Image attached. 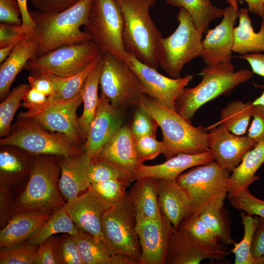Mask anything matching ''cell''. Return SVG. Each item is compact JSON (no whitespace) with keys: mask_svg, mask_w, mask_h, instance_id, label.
I'll return each mask as SVG.
<instances>
[{"mask_svg":"<svg viewBox=\"0 0 264 264\" xmlns=\"http://www.w3.org/2000/svg\"><path fill=\"white\" fill-rule=\"evenodd\" d=\"M79 231L64 206L53 214L26 242L39 245L54 234L62 233L73 236Z\"/></svg>","mask_w":264,"mask_h":264,"instance_id":"cell-36","label":"cell"},{"mask_svg":"<svg viewBox=\"0 0 264 264\" xmlns=\"http://www.w3.org/2000/svg\"><path fill=\"white\" fill-rule=\"evenodd\" d=\"M229 254L225 245L202 242L186 231L173 228L166 264H198L204 260L220 261Z\"/></svg>","mask_w":264,"mask_h":264,"instance_id":"cell-16","label":"cell"},{"mask_svg":"<svg viewBox=\"0 0 264 264\" xmlns=\"http://www.w3.org/2000/svg\"><path fill=\"white\" fill-rule=\"evenodd\" d=\"M16 128L0 140L3 145L16 146L30 153L63 157L75 156L84 148L67 137L48 132L34 120L20 118Z\"/></svg>","mask_w":264,"mask_h":264,"instance_id":"cell-9","label":"cell"},{"mask_svg":"<svg viewBox=\"0 0 264 264\" xmlns=\"http://www.w3.org/2000/svg\"><path fill=\"white\" fill-rule=\"evenodd\" d=\"M208 129L207 143L214 161L231 173L256 144L247 136L233 134L218 123Z\"/></svg>","mask_w":264,"mask_h":264,"instance_id":"cell-17","label":"cell"},{"mask_svg":"<svg viewBox=\"0 0 264 264\" xmlns=\"http://www.w3.org/2000/svg\"><path fill=\"white\" fill-rule=\"evenodd\" d=\"M224 8L220 22L209 29L202 40L200 57L206 67L211 68L231 63L234 44V29L238 18V3H230Z\"/></svg>","mask_w":264,"mask_h":264,"instance_id":"cell-15","label":"cell"},{"mask_svg":"<svg viewBox=\"0 0 264 264\" xmlns=\"http://www.w3.org/2000/svg\"><path fill=\"white\" fill-rule=\"evenodd\" d=\"M48 96L33 87H30L23 98L22 106L28 110H37L46 102Z\"/></svg>","mask_w":264,"mask_h":264,"instance_id":"cell-52","label":"cell"},{"mask_svg":"<svg viewBox=\"0 0 264 264\" xmlns=\"http://www.w3.org/2000/svg\"><path fill=\"white\" fill-rule=\"evenodd\" d=\"M50 214L15 213L0 232V247H12L23 243L51 217Z\"/></svg>","mask_w":264,"mask_h":264,"instance_id":"cell-26","label":"cell"},{"mask_svg":"<svg viewBox=\"0 0 264 264\" xmlns=\"http://www.w3.org/2000/svg\"><path fill=\"white\" fill-rule=\"evenodd\" d=\"M253 107L252 102L231 101L221 109L220 119L218 123L232 133L242 135L246 132L252 117Z\"/></svg>","mask_w":264,"mask_h":264,"instance_id":"cell-34","label":"cell"},{"mask_svg":"<svg viewBox=\"0 0 264 264\" xmlns=\"http://www.w3.org/2000/svg\"><path fill=\"white\" fill-rule=\"evenodd\" d=\"M123 110L113 107L102 92L84 144L85 151L97 159L105 143L123 125Z\"/></svg>","mask_w":264,"mask_h":264,"instance_id":"cell-20","label":"cell"},{"mask_svg":"<svg viewBox=\"0 0 264 264\" xmlns=\"http://www.w3.org/2000/svg\"><path fill=\"white\" fill-rule=\"evenodd\" d=\"M0 168L7 173H18L23 169V165L15 155L7 151L0 153Z\"/></svg>","mask_w":264,"mask_h":264,"instance_id":"cell-53","label":"cell"},{"mask_svg":"<svg viewBox=\"0 0 264 264\" xmlns=\"http://www.w3.org/2000/svg\"><path fill=\"white\" fill-rule=\"evenodd\" d=\"M252 103L254 105H261L264 106V91L259 97L253 101Z\"/></svg>","mask_w":264,"mask_h":264,"instance_id":"cell-60","label":"cell"},{"mask_svg":"<svg viewBox=\"0 0 264 264\" xmlns=\"http://www.w3.org/2000/svg\"><path fill=\"white\" fill-rule=\"evenodd\" d=\"M229 199L234 208L247 215L264 218V200L255 197L249 188L244 189Z\"/></svg>","mask_w":264,"mask_h":264,"instance_id":"cell-45","label":"cell"},{"mask_svg":"<svg viewBox=\"0 0 264 264\" xmlns=\"http://www.w3.org/2000/svg\"><path fill=\"white\" fill-rule=\"evenodd\" d=\"M101 67V59L88 76L81 90L84 106L82 114L78 118V123L84 141L86 140L99 101L98 89L100 85Z\"/></svg>","mask_w":264,"mask_h":264,"instance_id":"cell-31","label":"cell"},{"mask_svg":"<svg viewBox=\"0 0 264 264\" xmlns=\"http://www.w3.org/2000/svg\"><path fill=\"white\" fill-rule=\"evenodd\" d=\"M264 163V140L256 143L244 155L241 163L230 176L228 199L249 186L259 178L256 173Z\"/></svg>","mask_w":264,"mask_h":264,"instance_id":"cell-28","label":"cell"},{"mask_svg":"<svg viewBox=\"0 0 264 264\" xmlns=\"http://www.w3.org/2000/svg\"><path fill=\"white\" fill-rule=\"evenodd\" d=\"M88 175L91 184L108 179L133 181L131 175L99 159L91 160Z\"/></svg>","mask_w":264,"mask_h":264,"instance_id":"cell-39","label":"cell"},{"mask_svg":"<svg viewBox=\"0 0 264 264\" xmlns=\"http://www.w3.org/2000/svg\"><path fill=\"white\" fill-rule=\"evenodd\" d=\"M214 160L210 151L198 154H179L155 165L141 164L133 176V180L143 177L176 180L185 170Z\"/></svg>","mask_w":264,"mask_h":264,"instance_id":"cell-24","label":"cell"},{"mask_svg":"<svg viewBox=\"0 0 264 264\" xmlns=\"http://www.w3.org/2000/svg\"><path fill=\"white\" fill-rule=\"evenodd\" d=\"M247 8L239 10V25L234 29L232 52L242 55L264 52V17L262 18L260 30L254 31Z\"/></svg>","mask_w":264,"mask_h":264,"instance_id":"cell-29","label":"cell"},{"mask_svg":"<svg viewBox=\"0 0 264 264\" xmlns=\"http://www.w3.org/2000/svg\"><path fill=\"white\" fill-rule=\"evenodd\" d=\"M230 173L214 160L193 167L177 177V182L186 189L192 199L188 216L198 215L208 206L224 200L230 187Z\"/></svg>","mask_w":264,"mask_h":264,"instance_id":"cell-8","label":"cell"},{"mask_svg":"<svg viewBox=\"0 0 264 264\" xmlns=\"http://www.w3.org/2000/svg\"><path fill=\"white\" fill-rule=\"evenodd\" d=\"M166 3L186 10L198 30L202 34L208 31L210 22L222 17L224 9L213 5L210 0H165Z\"/></svg>","mask_w":264,"mask_h":264,"instance_id":"cell-32","label":"cell"},{"mask_svg":"<svg viewBox=\"0 0 264 264\" xmlns=\"http://www.w3.org/2000/svg\"><path fill=\"white\" fill-rule=\"evenodd\" d=\"M125 61L139 78L145 94L164 107L176 111V101L193 79V75L187 74L176 78L166 77L127 51Z\"/></svg>","mask_w":264,"mask_h":264,"instance_id":"cell-14","label":"cell"},{"mask_svg":"<svg viewBox=\"0 0 264 264\" xmlns=\"http://www.w3.org/2000/svg\"><path fill=\"white\" fill-rule=\"evenodd\" d=\"M17 0L19 3L21 9V18L22 20V25L25 27L34 30L35 24L27 8V0Z\"/></svg>","mask_w":264,"mask_h":264,"instance_id":"cell-58","label":"cell"},{"mask_svg":"<svg viewBox=\"0 0 264 264\" xmlns=\"http://www.w3.org/2000/svg\"><path fill=\"white\" fill-rule=\"evenodd\" d=\"M30 87H33L44 93L48 97L53 94L52 83L44 73L35 74L28 77Z\"/></svg>","mask_w":264,"mask_h":264,"instance_id":"cell-55","label":"cell"},{"mask_svg":"<svg viewBox=\"0 0 264 264\" xmlns=\"http://www.w3.org/2000/svg\"><path fill=\"white\" fill-rule=\"evenodd\" d=\"M177 229L186 231L205 242L212 244L220 243L217 236L199 215L187 216L181 221Z\"/></svg>","mask_w":264,"mask_h":264,"instance_id":"cell-44","label":"cell"},{"mask_svg":"<svg viewBox=\"0 0 264 264\" xmlns=\"http://www.w3.org/2000/svg\"><path fill=\"white\" fill-rule=\"evenodd\" d=\"M111 206L89 187L83 195L67 202L65 207L79 230L92 235L98 241L105 242L102 219L105 211Z\"/></svg>","mask_w":264,"mask_h":264,"instance_id":"cell-19","label":"cell"},{"mask_svg":"<svg viewBox=\"0 0 264 264\" xmlns=\"http://www.w3.org/2000/svg\"><path fill=\"white\" fill-rule=\"evenodd\" d=\"M80 0H30L36 10L43 12H59L68 9Z\"/></svg>","mask_w":264,"mask_h":264,"instance_id":"cell-51","label":"cell"},{"mask_svg":"<svg viewBox=\"0 0 264 264\" xmlns=\"http://www.w3.org/2000/svg\"><path fill=\"white\" fill-rule=\"evenodd\" d=\"M38 244L26 242L2 248L0 251V264H34Z\"/></svg>","mask_w":264,"mask_h":264,"instance_id":"cell-40","label":"cell"},{"mask_svg":"<svg viewBox=\"0 0 264 264\" xmlns=\"http://www.w3.org/2000/svg\"><path fill=\"white\" fill-rule=\"evenodd\" d=\"M123 17L126 51L157 69V50L162 35L152 20L150 8L158 0H115Z\"/></svg>","mask_w":264,"mask_h":264,"instance_id":"cell-2","label":"cell"},{"mask_svg":"<svg viewBox=\"0 0 264 264\" xmlns=\"http://www.w3.org/2000/svg\"><path fill=\"white\" fill-rule=\"evenodd\" d=\"M91 160L86 151L67 157H62L60 161L61 176L60 190L67 202L73 200L80 192L88 190L91 185L88 177V167Z\"/></svg>","mask_w":264,"mask_h":264,"instance_id":"cell-22","label":"cell"},{"mask_svg":"<svg viewBox=\"0 0 264 264\" xmlns=\"http://www.w3.org/2000/svg\"><path fill=\"white\" fill-rule=\"evenodd\" d=\"M139 106L147 110L160 128L166 147V159L179 154H198L210 151L207 143V130L195 127L177 111L170 110L144 94Z\"/></svg>","mask_w":264,"mask_h":264,"instance_id":"cell-3","label":"cell"},{"mask_svg":"<svg viewBox=\"0 0 264 264\" xmlns=\"http://www.w3.org/2000/svg\"><path fill=\"white\" fill-rule=\"evenodd\" d=\"M97 159L112 164L131 175L133 178V174L142 164L136 156L130 126L123 125L109 138Z\"/></svg>","mask_w":264,"mask_h":264,"instance_id":"cell-21","label":"cell"},{"mask_svg":"<svg viewBox=\"0 0 264 264\" xmlns=\"http://www.w3.org/2000/svg\"><path fill=\"white\" fill-rule=\"evenodd\" d=\"M56 239L52 236L39 244L35 254L34 264H59L54 251Z\"/></svg>","mask_w":264,"mask_h":264,"instance_id":"cell-50","label":"cell"},{"mask_svg":"<svg viewBox=\"0 0 264 264\" xmlns=\"http://www.w3.org/2000/svg\"><path fill=\"white\" fill-rule=\"evenodd\" d=\"M159 179L143 177L136 179L129 192L136 219L157 220L162 214L158 202Z\"/></svg>","mask_w":264,"mask_h":264,"instance_id":"cell-25","label":"cell"},{"mask_svg":"<svg viewBox=\"0 0 264 264\" xmlns=\"http://www.w3.org/2000/svg\"><path fill=\"white\" fill-rule=\"evenodd\" d=\"M254 264H264V255L255 260Z\"/></svg>","mask_w":264,"mask_h":264,"instance_id":"cell-61","label":"cell"},{"mask_svg":"<svg viewBox=\"0 0 264 264\" xmlns=\"http://www.w3.org/2000/svg\"><path fill=\"white\" fill-rule=\"evenodd\" d=\"M102 234L112 254L126 257L140 264L141 249L136 230V217L127 193L104 213Z\"/></svg>","mask_w":264,"mask_h":264,"instance_id":"cell-7","label":"cell"},{"mask_svg":"<svg viewBox=\"0 0 264 264\" xmlns=\"http://www.w3.org/2000/svg\"><path fill=\"white\" fill-rule=\"evenodd\" d=\"M175 31L160 39L157 50L159 66L172 78L180 77L183 67L200 56L202 34L196 27L189 13L179 9Z\"/></svg>","mask_w":264,"mask_h":264,"instance_id":"cell-6","label":"cell"},{"mask_svg":"<svg viewBox=\"0 0 264 264\" xmlns=\"http://www.w3.org/2000/svg\"><path fill=\"white\" fill-rule=\"evenodd\" d=\"M252 117L246 136L256 144L264 140V106L253 105Z\"/></svg>","mask_w":264,"mask_h":264,"instance_id":"cell-48","label":"cell"},{"mask_svg":"<svg viewBox=\"0 0 264 264\" xmlns=\"http://www.w3.org/2000/svg\"><path fill=\"white\" fill-rule=\"evenodd\" d=\"M60 164L52 157L35 160L28 182L16 202L15 213L28 212L52 215L66 204L59 185Z\"/></svg>","mask_w":264,"mask_h":264,"instance_id":"cell-4","label":"cell"},{"mask_svg":"<svg viewBox=\"0 0 264 264\" xmlns=\"http://www.w3.org/2000/svg\"><path fill=\"white\" fill-rule=\"evenodd\" d=\"M173 228L170 221L162 214L157 220L136 219L141 249L140 264H166Z\"/></svg>","mask_w":264,"mask_h":264,"instance_id":"cell-18","label":"cell"},{"mask_svg":"<svg viewBox=\"0 0 264 264\" xmlns=\"http://www.w3.org/2000/svg\"><path fill=\"white\" fill-rule=\"evenodd\" d=\"M92 1L80 0L59 12L29 11L35 24L34 36L38 42L33 58L66 44L92 40L90 34L81 30V27L88 21Z\"/></svg>","mask_w":264,"mask_h":264,"instance_id":"cell-1","label":"cell"},{"mask_svg":"<svg viewBox=\"0 0 264 264\" xmlns=\"http://www.w3.org/2000/svg\"><path fill=\"white\" fill-rule=\"evenodd\" d=\"M132 182L122 179H108L91 184V188L104 200L113 205L124 197Z\"/></svg>","mask_w":264,"mask_h":264,"instance_id":"cell-41","label":"cell"},{"mask_svg":"<svg viewBox=\"0 0 264 264\" xmlns=\"http://www.w3.org/2000/svg\"><path fill=\"white\" fill-rule=\"evenodd\" d=\"M72 236L85 264H137L126 257L112 254L104 242L88 233L79 230Z\"/></svg>","mask_w":264,"mask_h":264,"instance_id":"cell-30","label":"cell"},{"mask_svg":"<svg viewBox=\"0 0 264 264\" xmlns=\"http://www.w3.org/2000/svg\"><path fill=\"white\" fill-rule=\"evenodd\" d=\"M223 200L204 208L198 215L215 234L220 243L226 245L235 242L231 233L230 223L223 210Z\"/></svg>","mask_w":264,"mask_h":264,"instance_id":"cell-35","label":"cell"},{"mask_svg":"<svg viewBox=\"0 0 264 264\" xmlns=\"http://www.w3.org/2000/svg\"><path fill=\"white\" fill-rule=\"evenodd\" d=\"M30 88L22 83L15 87L0 104V135L4 137L9 133L14 116L21 102Z\"/></svg>","mask_w":264,"mask_h":264,"instance_id":"cell-38","label":"cell"},{"mask_svg":"<svg viewBox=\"0 0 264 264\" xmlns=\"http://www.w3.org/2000/svg\"><path fill=\"white\" fill-rule=\"evenodd\" d=\"M100 79L101 92L114 108L123 110L139 106L144 93L143 86L127 63L109 52L102 55Z\"/></svg>","mask_w":264,"mask_h":264,"instance_id":"cell-10","label":"cell"},{"mask_svg":"<svg viewBox=\"0 0 264 264\" xmlns=\"http://www.w3.org/2000/svg\"><path fill=\"white\" fill-rule=\"evenodd\" d=\"M133 143L136 156L140 164L152 160L161 154L164 155L166 153L165 145L162 141H158L156 136L135 137Z\"/></svg>","mask_w":264,"mask_h":264,"instance_id":"cell-43","label":"cell"},{"mask_svg":"<svg viewBox=\"0 0 264 264\" xmlns=\"http://www.w3.org/2000/svg\"><path fill=\"white\" fill-rule=\"evenodd\" d=\"M102 55L80 72L69 77H60L50 73H44L53 87V94L49 99L66 101L77 95L80 91L88 76L100 62Z\"/></svg>","mask_w":264,"mask_h":264,"instance_id":"cell-33","label":"cell"},{"mask_svg":"<svg viewBox=\"0 0 264 264\" xmlns=\"http://www.w3.org/2000/svg\"><path fill=\"white\" fill-rule=\"evenodd\" d=\"M160 211L177 229L181 221L190 214L192 199L185 188L176 180L160 179L158 188Z\"/></svg>","mask_w":264,"mask_h":264,"instance_id":"cell-23","label":"cell"},{"mask_svg":"<svg viewBox=\"0 0 264 264\" xmlns=\"http://www.w3.org/2000/svg\"><path fill=\"white\" fill-rule=\"evenodd\" d=\"M82 103L81 91L74 97L66 101L53 100L48 97L41 108L22 112L19 117L34 120L45 129L61 133L80 145L84 140L76 112Z\"/></svg>","mask_w":264,"mask_h":264,"instance_id":"cell-13","label":"cell"},{"mask_svg":"<svg viewBox=\"0 0 264 264\" xmlns=\"http://www.w3.org/2000/svg\"><path fill=\"white\" fill-rule=\"evenodd\" d=\"M258 219L259 224L251 247L252 255L255 260L264 255V218L258 216Z\"/></svg>","mask_w":264,"mask_h":264,"instance_id":"cell-54","label":"cell"},{"mask_svg":"<svg viewBox=\"0 0 264 264\" xmlns=\"http://www.w3.org/2000/svg\"><path fill=\"white\" fill-rule=\"evenodd\" d=\"M242 58L246 60L252 68V71L264 77V54L251 53L243 55Z\"/></svg>","mask_w":264,"mask_h":264,"instance_id":"cell-56","label":"cell"},{"mask_svg":"<svg viewBox=\"0 0 264 264\" xmlns=\"http://www.w3.org/2000/svg\"><path fill=\"white\" fill-rule=\"evenodd\" d=\"M34 35V31L22 24H0V48L17 44L27 37Z\"/></svg>","mask_w":264,"mask_h":264,"instance_id":"cell-47","label":"cell"},{"mask_svg":"<svg viewBox=\"0 0 264 264\" xmlns=\"http://www.w3.org/2000/svg\"><path fill=\"white\" fill-rule=\"evenodd\" d=\"M21 12L17 0H0V21L1 23L21 25Z\"/></svg>","mask_w":264,"mask_h":264,"instance_id":"cell-49","label":"cell"},{"mask_svg":"<svg viewBox=\"0 0 264 264\" xmlns=\"http://www.w3.org/2000/svg\"><path fill=\"white\" fill-rule=\"evenodd\" d=\"M54 251L59 264H85L72 235L57 237Z\"/></svg>","mask_w":264,"mask_h":264,"instance_id":"cell-42","label":"cell"},{"mask_svg":"<svg viewBox=\"0 0 264 264\" xmlns=\"http://www.w3.org/2000/svg\"><path fill=\"white\" fill-rule=\"evenodd\" d=\"M252 71L241 69L235 71L232 63L216 67H204L200 73L201 82L194 88H185L176 103V111L190 120L206 103L230 92L240 84L250 80Z\"/></svg>","mask_w":264,"mask_h":264,"instance_id":"cell-5","label":"cell"},{"mask_svg":"<svg viewBox=\"0 0 264 264\" xmlns=\"http://www.w3.org/2000/svg\"><path fill=\"white\" fill-rule=\"evenodd\" d=\"M85 26L102 54L109 52L125 61L124 22L115 0H93Z\"/></svg>","mask_w":264,"mask_h":264,"instance_id":"cell-11","label":"cell"},{"mask_svg":"<svg viewBox=\"0 0 264 264\" xmlns=\"http://www.w3.org/2000/svg\"><path fill=\"white\" fill-rule=\"evenodd\" d=\"M239 0H227L226 2L238 3ZM248 5L249 12L262 18L264 17V0H243Z\"/></svg>","mask_w":264,"mask_h":264,"instance_id":"cell-57","label":"cell"},{"mask_svg":"<svg viewBox=\"0 0 264 264\" xmlns=\"http://www.w3.org/2000/svg\"><path fill=\"white\" fill-rule=\"evenodd\" d=\"M102 54L92 41L71 44L30 59L24 69L35 74L69 77L87 68Z\"/></svg>","mask_w":264,"mask_h":264,"instance_id":"cell-12","label":"cell"},{"mask_svg":"<svg viewBox=\"0 0 264 264\" xmlns=\"http://www.w3.org/2000/svg\"><path fill=\"white\" fill-rule=\"evenodd\" d=\"M158 127L153 116L145 109L138 106L130 126L133 137L156 136Z\"/></svg>","mask_w":264,"mask_h":264,"instance_id":"cell-46","label":"cell"},{"mask_svg":"<svg viewBox=\"0 0 264 264\" xmlns=\"http://www.w3.org/2000/svg\"><path fill=\"white\" fill-rule=\"evenodd\" d=\"M244 233L242 240L234 243L231 252L235 255V264H254L255 259L251 253L253 237L259 224L258 216L241 212Z\"/></svg>","mask_w":264,"mask_h":264,"instance_id":"cell-37","label":"cell"},{"mask_svg":"<svg viewBox=\"0 0 264 264\" xmlns=\"http://www.w3.org/2000/svg\"><path fill=\"white\" fill-rule=\"evenodd\" d=\"M17 44H11L0 48V63L5 61L12 53Z\"/></svg>","mask_w":264,"mask_h":264,"instance_id":"cell-59","label":"cell"},{"mask_svg":"<svg viewBox=\"0 0 264 264\" xmlns=\"http://www.w3.org/2000/svg\"><path fill=\"white\" fill-rule=\"evenodd\" d=\"M38 42L34 35L16 44L8 58L0 65V98L4 99L16 77L35 55Z\"/></svg>","mask_w":264,"mask_h":264,"instance_id":"cell-27","label":"cell"}]
</instances>
